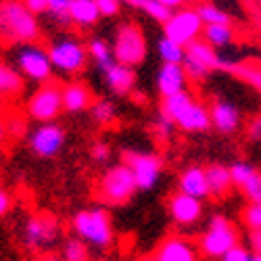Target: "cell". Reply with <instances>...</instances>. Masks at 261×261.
<instances>
[{
	"instance_id": "obj_1",
	"label": "cell",
	"mask_w": 261,
	"mask_h": 261,
	"mask_svg": "<svg viewBox=\"0 0 261 261\" xmlns=\"http://www.w3.org/2000/svg\"><path fill=\"white\" fill-rule=\"evenodd\" d=\"M42 28L36 15L28 11L21 0H3L0 3V38L9 44H38Z\"/></svg>"
},
{
	"instance_id": "obj_2",
	"label": "cell",
	"mask_w": 261,
	"mask_h": 261,
	"mask_svg": "<svg viewBox=\"0 0 261 261\" xmlns=\"http://www.w3.org/2000/svg\"><path fill=\"white\" fill-rule=\"evenodd\" d=\"M73 234L86 245L96 249H109L113 245V222L105 207H86L71 217Z\"/></svg>"
},
{
	"instance_id": "obj_3",
	"label": "cell",
	"mask_w": 261,
	"mask_h": 261,
	"mask_svg": "<svg viewBox=\"0 0 261 261\" xmlns=\"http://www.w3.org/2000/svg\"><path fill=\"white\" fill-rule=\"evenodd\" d=\"M238 245H241L238 228L222 213H215L209 220L205 232L199 236V249L209 259H222Z\"/></svg>"
},
{
	"instance_id": "obj_4",
	"label": "cell",
	"mask_w": 261,
	"mask_h": 261,
	"mask_svg": "<svg viewBox=\"0 0 261 261\" xmlns=\"http://www.w3.org/2000/svg\"><path fill=\"white\" fill-rule=\"evenodd\" d=\"M138 186L127 165L117 163L109 167L98 180V199L107 207H121L129 203Z\"/></svg>"
},
{
	"instance_id": "obj_5",
	"label": "cell",
	"mask_w": 261,
	"mask_h": 261,
	"mask_svg": "<svg viewBox=\"0 0 261 261\" xmlns=\"http://www.w3.org/2000/svg\"><path fill=\"white\" fill-rule=\"evenodd\" d=\"M113 55L115 61L125 65V67H138L144 63L148 46H146V38L140 30L138 23L134 21H123L115 28V36H113Z\"/></svg>"
},
{
	"instance_id": "obj_6",
	"label": "cell",
	"mask_w": 261,
	"mask_h": 261,
	"mask_svg": "<svg viewBox=\"0 0 261 261\" xmlns=\"http://www.w3.org/2000/svg\"><path fill=\"white\" fill-rule=\"evenodd\" d=\"M53 69L67 73V75H77L84 71L86 63H88V46L75 36H61L50 42V46L46 48Z\"/></svg>"
},
{
	"instance_id": "obj_7",
	"label": "cell",
	"mask_w": 261,
	"mask_h": 261,
	"mask_svg": "<svg viewBox=\"0 0 261 261\" xmlns=\"http://www.w3.org/2000/svg\"><path fill=\"white\" fill-rule=\"evenodd\" d=\"M61 234L59 217L50 211L32 213L23 224V245L30 251H48Z\"/></svg>"
},
{
	"instance_id": "obj_8",
	"label": "cell",
	"mask_w": 261,
	"mask_h": 261,
	"mask_svg": "<svg viewBox=\"0 0 261 261\" xmlns=\"http://www.w3.org/2000/svg\"><path fill=\"white\" fill-rule=\"evenodd\" d=\"M28 115L38 123H53L65 111L63 107V84L48 82L42 84L28 98Z\"/></svg>"
},
{
	"instance_id": "obj_9",
	"label": "cell",
	"mask_w": 261,
	"mask_h": 261,
	"mask_svg": "<svg viewBox=\"0 0 261 261\" xmlns=\"http://www.w3.org/2000/svg\"><path fill=\"white\" fill-rule=\"evenodd\" d=\"M15 65H17V71L25 80H32L40 86L53 82L55 69H53L48 50H44L40 44L19 46L15 53Z\"/></svg>"
},
{
	"instance_id": "obj_10",
	"label": "cell",
	"mask_w": 261,
	"mask_h": 261,
	"mask_svg": "<svg viewBox=\"0 0 261 261\" xmlns=\"http://www.w3.org/2000/svg\"><path fill=\"white\" fill-rule=\"evenodd\" d=\"M121 163L127 165L132 171L138 190H150L161 180L163 159L157 153H142V150L125 148L121 153Z\"/></svg>"
},
{
	"instance_id": "obj_11",
	"label": "cell",
	"mask_w": 261,
	"mask_h": 261,
	"mask_svg": "<svg viewBox=\"0 0 261 261\" xmlns=\"http://www.w3.org/2000/svg\"><path fill=\"white\" fill-rule=\"evenodd\" d=\"M203 30H205V25H203L197 9L186 5L178 13H173L171 19L163 25V36L186 48L188 44H192L194 40H199L203 36Z\"/></svg>"
},
{
	"instance_id": "obj_12",
	"label": "cell",
	"mask_w": 261,
	"mask_h": 261,
	"mask_svg": "<svg viewBox=\"0 0 261 261\" xmlns=\"http://www.w3.org/2000/svg\"><path fill=\"white\" fill-rule=\"evenodd\" d=\"M67 140V134L61 123L53 121V123H40L34 129H30L28 134V148L36 157L42 159H53L57 157Z\"/></svg>"
},
{
	"instance_id": "obj_13",
	"label": "cell",
	"mask_w": 261,
	"mask_h": 261,
	"mask_svg": "<svg viewBox=\"0 0 261 261\" xmlns=\"http://www.w3.org/2000/svg\"><path fill=\"white\" fill-rule=\"evenodd\" d=\"M211 111V125L224 136L236 134L243 125V111L238 109L234 102L224 100V98H215L209 105Z\"/></svg>"
},
{
	"instance_id": "obj_14",
	"label": "cell",
	"mask_w": 261,
	"mask_h": 261,
	"mask_svg": "<svg viewBox=\"0 0 261 261\" xmlns=\"http://www.w3.org/2000/svg\"><path fill=\"white\" fill-rule=\"evenodd\" d=\"M167 211H169V217L173 220V224L184 228V226L197 224L205 213V207H203V201L186 197L182 192H173L167 203Z\"/></svg>"
},
{
	"instance_id": "obj_15",
	"label": "cell",
	"mask_w": 261,
	"mask_h": 261,
	"mask_svg": "<svg viewBox=\"0 0 261 261\" xmlns=\"http://www.w3.org/2000/svg\"><path fill=\"white\" fill-rule=\"evenodd\" d=\"M176 127L182 129V132L186 134H203L207 132V129H211V111H209V107L201 100L194 98L184 111L176 117Z\"/></svg>"
},
{
	"instance_id": "obj_16",
	"label": "cell",
	"mask_w": 261,
	"mask_h": 261,
	"mask_svg": "<svg viewBox=\"0 0 261 261\" xmlns=\"http://www.w3.org/2000/svg\"><path fill=\"white\" fill-rule=\"evenodd\" d=\"M100 73H102V80H105V86L109 88V92L115 96H127L136 86V71L117 61L111 63Z\"/></svg>"
},
{
	"instance_id": "obj_17",
	"label": "cell",
	"mask_w": 261,
	"mask_h": 261,
	"mask_svg": "<svg viewBox=\"0 0 261 261\" xmlns=\"http://www.w3.org/2000/svg\"><path fill=\"white\" fill-rule=\"evenodd\" d=\"M178 192L186 194V197L197 199V201H205L207 197H211L205 167H201V165L186 167L180 173V178H178Z\"/></svg>"
},
{
	"instance_id": "obj_18",
	"label": "cell",
	"mask_w": 261,
	"mask_h": 261,
	"mask_svg": "<svg viewBox=\"0 0 261 261\" xmlns=\"http://www.w3.org/2000/svg\"><path fill=\"white\" fill-rule=\"evenodd\" d=\"M157 90L161 98H169L188 90V75L182 65H161L157 71Z\"/></svg>"
},
{
	"instance_id": "obj_19",
	"label": "cell",
	"mask_w": 261,
	"mask_h": 261,
	"mask_svg": "<svg viewBox=\"0 0 261 261\" xmlns=\"http://www.w3.org/2000/svg\"><path fill=\"white\" fill-rule=\"evenodd\" d=\"M197 247L182 236L165 238L153 255L155 261H197Z\"/></svg>"
},
{
	"instance_id": "obj_20",
	"label": "cell",
	"mask_w": 261,
	"mask_h": 261,
	"mask_svg": "<svg viewBox=\"0 0 261 261\" xmlns=\"http://www.w3.org/2000/svg\"><path fill=\"white\" fill-rule=\"evenodd\" d=\"M125 7L142 11L150 19H155L157 23L165 25L171 19V15L178 13L180 9H184L186 5L182 3V0H127Z\"/></svg>"
},
{
	"instance_id": "obj_21",
	"label": "cell",
	"mask_w": 261,
	"mask_h": 261,
	"mask_svg": "<svg viewBox=\"0 0 261 261\" xmlns=\"http://www.w3.org/2000/svg\"><path fill=\"white\" fill-rule=\"evenodd\" d=\"M94 94L84 82L63 84V107L65 113H84L90 111L94 105Z\"/></svg>"
},
{
	"instance_id": "obj_22",
	"label": "cell",
	"mask_w": 261,
	"mask_h": 261,
	"mask_svg": "<svg viewBox=\"0 0 261 261\" xmlns=\"http://www.w3.org/2000/svg\"><path fill=\"white\" fill-rule=\"evenodd\" d=\"M23 90L25 77L17 71V67L0 61V98H17Z\"/></svg>"
},
{
	"instance_id": "obj_23",
	"label": "cell",
	"mask_w": 261,
	"mask_h": 261,
	"mask_svg": "<svg viewBox=\"0 0 261 261\" xmlns=\"http://www.w3.org/2000/svg\"><path fill=\"white\" fill-rule=\"evenodd\" d=\"M205 171H207V182H209L211 197H226L234 186L230 167H226L222 163H211V165L205 167Z\"/></svg>"
},
{
	"instance_id": "obj_24",
	"label": "cell",
	"mask_w": 261,
	"mask_h": 261,
	"mask_svg": "<svg viewBox=\"0 0 261 261\" xmlns=\"http://www.w3.org/2000/svg\"><path fill=\"white\" fill-rule=\"evenodd\" d=\"M71 23L77 28H94L100 19L96 0H71Z\"/></svg>"
},
{
	"instance_id": "obj_25",
	"label": "cell",
	"mask_w": 261,
	"mask_h": 261,
	"mask_svg": "<svg viewBox=\"0 0 261 261\" xmlns=\"http://www.w3.org/2000/svg\"><path fill=\"white\" fill-rule=\"evenodd\" d=\"M88 46V57L94 61V65L98 67V71L107 69L111 63H115V55H113V44L109 40L100 38V36H94L86 42Z\"/></svg>"
},
{
	"instance_id": "obj_26",
	"label": "cell",
	"mask_w": 261,
	"mask_h": 261,
	"mask_svg": "<svg viewBox=\"0 0 261 261\" xmlns=\"http://www.w3.org/2000/svg\"><path fill=\"white\" fill-rule=\"evenodd\" d=\"M186 57H190V59H194V61H199V63L207 65L211 71H217V63H220V53H217L215 48H211L203 38L194 40L192 44L186 46Z\"/></svg>"
},
{
	"instance_id": "obj_27",
	"label": "cell",
	"mask_w": 261,
	"mask_h": 261,
	"mask_svg": "<svg viewBox=\"0 0 261 261\" xmlns=\"http://www.w3.org/2000/svg\"><path fill=\"white\" fill-rule=\"evenodd\" d=\"M201 38L207 42L211 48L220 50V48H226V46L232 44L234 38H236V32H234L232 23L230 25H207L203 30V36Z\"/></svg>"
},
{
	"instance_id": "obj_28",
	"label": "cell",
	"mask_w": 261,
	"mask_h": 261,
	"mask_svg": "<svg viewBox=\"0 0 261 261\" xmlns=\"http://www.w3.org/2000/svg\"><path fill=\"white\" fill-rule=\"evenodd\" d=\"M157 55L163 61V65H182L184 63V57H186V48L180 46V44H176L173 40L161 36L157 40Z\"/></svg>"
},
{
	"instance_id": "obj_29",
	"label": "cell",
	"mask_w": 261,
	"mask_h": 261,
	"mask_svg": "<svg viewBox=\"0 0 261 261\" xmlns=\"http://www.w3.org/2000/svg\"><path fill=\"white\" fill-rule=\"evenodd\" d=\"M234 75L238 80L251 84L255 90L261 92V61L259 59H245V61H241L236 65Z\"/></svg>"
},
{
	"instance_id": "obj_30",
	"label": "cell",
	"mask_w": 261,
	"mask_h": 261,
	"mask_svg": "<svg viewBox=\"0 0 261 261\" xmlns=\"http://www.w3.org/2000/svg\"><path fill=\"white\" fill-rule=\"evenodd\" d=\"M194 9H197L201 21H203V25H230L232 23V19L230 15L222 9V7H217L213 3H203V5H194Z\"/></svg>"
},
{
	"instance_id": "obj_31",
	"label": "cell",
	"mask_w": 261,
	"mask_h": 261,
	"mask_svg": "<svg viewBox=\"0 0 261 261\" xmlns=\"http://www.w3.org/2000/svg\"><path fill=\"white\" fill-rule=\"evenodd\" d=\"M194 100V94L190 90L180 92L176 96H169V98H161V107H159V113L167 115L171 121H176V117L184 111V109Z\"/></svg>"
},
{
	"instance_id": "obj_32",
	"label": "cell",
	"mask_w": 261,
	"mask_h": 261,
	"mask_svg": "<svg viewBox=\"0 0 261 261\" xmlns=\"http://www.w3.org/2000/svg\"><path fill=\"white\" fill-rule=\"evenodd\" d=\"M90 115L98 125H111L117 119V107L111 98H96L90 109Z\"/></svg>"
},
{
	"instance_id": "obj_33",
	"label": "cell",
	"mask_w": 261,
	"mask_h": 261,
	"mask_svg": "<svg viewBox=\"0 0 261 261\" xmlns=\"http://www.w3.org/2000/svg\"><path fill=\"white\" fill-rule=\"evenodd\" d=\"M61 257L63 261H90V251L84 241H80L77 236H71L63 243Z\"/></svg>"
},
{
	"instance_id": "obj_34",
	"label": "cell",
	"mask_w": 261,
	"mask_h": 261,
	"mask_svg": "<svg viewBox=\"0 0 261 261\" xmlns=\"http://www.w3.org/2000/svg\"><path fill=\"white\" fill-rule=\"evenodd\" d=\"M71 0H50L48 5V19L59 28L71 25Z\"/></svg>"
},
{
	"instance_id": "obj_35",
	"label": "cell",
	"mask_w": 261,
	"mask_h": 261,
	"mask_svg": "<svg viewBox=\"0 0 261 261\" xmlns=\"http://www.w3.org/2000/svg\"><path fill=\"white\" fill-rule=\"evenodd\" d=\"M230 173H232V182H234V186L245 188V186L253 180V176L257 173V169H255L249 161L238 159V161H234V163L230 165Z\"/></svg>"
},
{
	"instance_id": "obj_36",
	"label": "cell",
	"mask_w": 261,
	"mask_h": 261,
	"mask_svg": "<svg viewBox=\"0 0 261 261\" xmlns=\"http://www.w3.org/2000/svg\"><path fill=\"white\" fill-rule=\"evenodd\" d=\"M150 129H153V136L159 142H169L171 136H173V132H176V123H173L167 115L157 113V117L153 119V125H150Z\"/></svg>"
},
{
	"instance_id": "obj_37",
	"label": "cell",
	"mask_w": 261,
	"mask_h": 261,
	"mask_svg": "<svg viewBox=\"0 0 261 261\" xmlns=\"http://www.w3.org/2000/svg\"><path fill=\"white\" fill-rule=\"evenodd\" d=\"M243 222L249 228V232L261 230V203H249L243 209Z\"/></svg>"
},
{
	"instance_id": "obj_38",
	"label": "cell",
	"mask_w": 261,
	"mask_h": 261,
	"mask_svg": "<svg viewBox=\"0 0 261 261\" xmlns=\"http://www.w3.org/2000/svg\"><path fill=\"white\" fill-rule=\"evenodd\" d=\"M90 157H92L94 163L105 165V163L111 161L113 150H111V146H109V142H105V140H96V142L90 146Z\"/></svg>"
},
{
	"instance_id": "obj_39",
	"label": "cell",
	"mask_w": 261,
	"mask_h": 261,
	"mask_svg": "<svg viewBox=\"0 0 261 261\" xmlns=\"http://www.w3.org/2000/svg\"><path fill=\"white\" fill-rule=\"evenodd\" d=\"M7 127H9V138H28V119L21 117V115H11L7 119Z\"/></svg>"
},
{
	"instance_id": "obj_40",
	"label": "cell",
	"mask_w": 261,
	"mask_h": 261,
	"mask_svg": "<svg viewBox=\"0 0 261 261\" xmlns=\"http://www.w3.org/2000/svg\"><path fill=\"white\" fill-rule=\"evenodd\" d=\"M245 197L249 199V203H261V171H257L253 180L243 188Z\"/></svg>"
},
{
	"instance_id": "obj_41",
	"label": "cell",
	"mask_w": 261,
	"mask_h": 261,
	"mask_svg": "<svg viewBox=\"0 0 261 261\" xmlns=\"http://www.w3.org/2000/svg\"><path fill=\"white\" fill-rule=\"evenodd\" d=\"M98 3V11H100V17H105V19H113V17H117L119 13H121V3L119 0H96Z\"/></svg>"
},
{
	"instance_id": "obj_42",
	"label": "cell",
	"mask_w": 261,
	"mask_h": 261,
	"mask_svg": "<svg viewBox=\"0 0 261 261\" xmlns=\"http://www.w3.org/2000/svg\"><path fill=\"white\" fill-rule=\"evenodd\" d=\"M251 259H253L251 249L245 247V245H238L236 249H232L230 253H226L220 261H251Z\"/></svg>"
},
{
	"instance_id": "obj_43",
	"label": "cell",
	"mask_w": 261,
	"mask_h": 261,
	"mask_svg": "<svg viewBox=\"0 0 261 261\" xmlns=\"http://www.w3.org/2000/svg\"><path fill=\"white\" fill-rule=\"evenodd\" d=\"M23 5L28 7V11L36 17H42V15H48V5L50 0H23Z\"/></svg>"
},
{
	"instance_id": "obj_44",
	"label": "cell",
	"mask_w": 261,
	"mask_h": 261,
	"mask_svg": "<svg viewBox=\"0 0 261 261\" xmlns=\"http://www.w3.org/2000/svg\"><path fill=\"white\" fill-rule=\"evenodd\" d=\"M247 138L253 142H261V113L251 117L247 123Z\"/></svg>"
},
{
	"instance_id": "obj_45",
	"label": "cell",
	"mask_w": 261,
	"mask_h": 261,
	"mask_svg": "<svg viewBox=\"0 0 261 261\" xmlns=\"http://www.w3.org/2000/svg\"><path fill=\"white\" fill-rule=\"evenodd\" d=\"M13 207V197H11V192L5 190L3 186H0V217H5Z\"/></svg>"
},
{
	"instance_id": "obj_46",
	"label": "cell",
	"mask_w": 261,
	"mask_h": 261,
	"mask_svg": "<svg viewBox=\"0 0 261 261\" xmlns=\"http://www.w3.org/2000/svg\"><path fill=\"white\" fill-rule=\"evenodd\" d=\"M247 241H249L251 253H253V255H261V230H253V232H249Z\"/></svg>"
},
{
	"instance_id": "obj_47",
	"label": "cell",
	"mask_w": 261,
	"mask_h": 261,
	"mask_svg": "<svg viewBox=\"0 0 261 261\" xmlns=\"http://www.w3.org/2000/svg\"><path fill=\"white\" fill-rule=\"evenodd\" d=\"M9 138V127H7V119L0 117V144H5V140Z\"/></svg>"
},
{
	"instance_id": "obj_48",
	"label": "cell",
	"mask_w": 261,
	"mask_h": 261,
	"mask_svg": "<svg viewBox=\"0 0 261 261\" xmlns=\"http://www.w3.org/2000/svg\"><path fill=\"white\" fill-rule=\"evenodd\" d=\"M40 261H63V257L57 255V253H44L40 257Z\"/></svg>"
},
{
	"instance_id": "obj_49",
	"label": "cell",
	"mask_w": 261,
	"mask_h": 261,
	"mask_svg": "<svg viewBox=\"0 0 261 261\" xmlns=\"http://www.w3.org/2000/svg\"><path fill=\"white\" fill-rule=\"evenodd\" d=\"M138 261H155V259H153V255H144V257H140Z\"/></svg>"
},
{
	"instance_id": "obj_50",
	"label": "cell",
	"mask_w": 261,
	"mask_h": 261,
	"mask_svg": "<svg viewBox=\"0 0 261 261\" xmlns=\"http://www.w3.org/2000/svg\"><path fill=\"white\" fill-rule=\"evenodd\" d=\"M251 261H261V255H253V259Z\"/></svg>"
}]
</instances>
